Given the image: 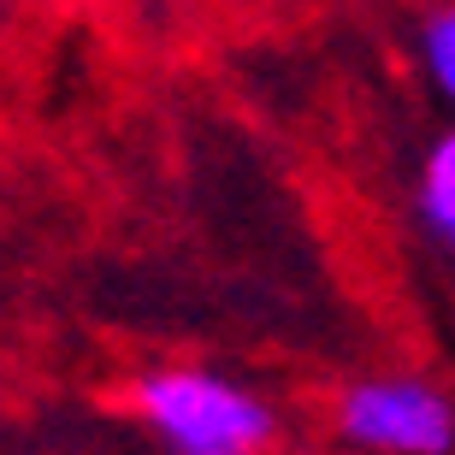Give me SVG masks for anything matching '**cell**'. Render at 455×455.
I'll use <instances>...</instances> for the list:
<instances>
[{
  "instance_id": "6da1fadb",
  "label": "cell",
  "mask_w": 455,
  "mask_h": 455,
  "mask_svg": "<svg viewBox=\"0 0 455 455\" xmlns=\"http://www.w3.org/2000/svg\"><path fill=\"white\" fill-rule=\"evenodd\" d=\"M136 408L172 455H260L272 443V408L202 367L148 372L136 385Z\"/></svg>"
},
{
  "instance_id": "7a4b0ae2",
  "label": "cell",
  "mask_w": 455,
  "mask_h": 455,
  "mask_svg": "<svg viewBox=\"0 0 455 455\" xmlns=\"http://www.w3.org/2000/svg\"><path fill=\"white\" fill-rule=\"evenodd\" d=\"M338 432L367 455H450L455 403L426 379H361L338 396Z\"/></svg>"
},
{
  "instance_id": "3957f363",
  "label": "cell",
  "mask_w": 455,
  "mask_h": 455,
  "mask_svg": "<svg viewBox=\"0 0 455 455\" xmlns=\"http://www.w3.org/2000/svg\"><path fill=\"white\" fill-rule=\"evenodd\" d=\"M420 220L432 225V236L455 260V131H443L432 142V154L420 166Z\"/></svg>"
},
{
  "instance_id": "277c9868",
  "label": "cell",
  "mask_w": 455,
  "mask_h": 455,
  "mask_svg": "<svg viewBox=\"0 0 455 455\" xmlns=\"http://www.w3.org/2000/svg\"><path fill=\"white\" fill-rule=\"evenodd\" d=\"M420 60H426V71H432L438 95L455 107V6H438V12L426 18V30H420Z\"/></svg>"
}]
</instances>
